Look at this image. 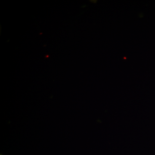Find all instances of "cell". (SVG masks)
I'll use <instances>...</instances> for the list:
<instances>
[{
  "label": "cell",
  "mask_w": 155,
  "mask_h": 155,
  "mask_svg": "<svg viewBox=\"0 0 155 155\" xmlns=\"http://www.w3.org/2000/svg\"></svg>",
  "instance_id": "1"
}]
</instances>
